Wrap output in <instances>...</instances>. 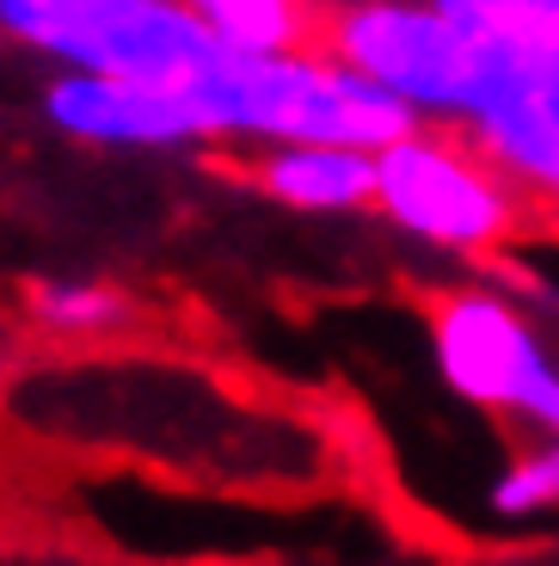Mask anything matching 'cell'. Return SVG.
<instances>
[{
  "instance_id": "obj_7",
  "label": "cell",
  "mask_w": 559,
  "mask_h": 566,
  "mask_svg": "<svg viewBox=\"0 0 559 566\" xmlns=\"http://www.w3.org/2000/svg\"><path fill=\"white\" fill-rule=\"evenodd\" d=\"M265 198L302 216H357L376 210V148L357 142H271L259 160Z\"/></svg>"
},
{
  "instance_id": "obj_4",
  "label": "cell",
  "mask_w": 559,
  "mask_h": 566,
  "mask_svg": "<svg viewBox=\"0 0 559 566\" xmlns=\"http://www.w3.org/2000/svg\"><path fill=\"white\" fill-rule=\"evenodd\" d=\"M376 210L400 234L443 253H486L517 222V198L498 160L479 142L467 148L424 124L376 148Z\"/></svg>"
},
{
  "instance_id": "obj_6",
  "label": "cell",
  "mask_w": 559,
  "mask_h": 566,
  "mask_svg": "<svg viewBox=\"0 0 559 566\" xmlns=\"http://www.w3.org/2000/svg\"><path fill=\"white\" fill-rule=\"evenodd\" d=\"M43 117L93 148H191L210 136V117L184 86L136 81V74L62 69L43 86Z\"/></svg>"
},
{
  "instance_id": "obj_3",
  "label": "cell",
  "mask_w": 559,
  "mask_h": 566,
  "mask_svg": "<svg viewBox=\"0 0 559 566\" xmlns=\"http://www.w3.org/2000/svg\"><path fill=\"white\" fill-rule=\"evenodd\" d=\"M0 38L50 69L167 86H191L222 50L184 0H0Z\"/></svg>"
},
{
  "instance_id": "obj_2",
  "label": "cell",
  "mask_w": 559,
  "mask_h": 566,
  "mask_svg": "<svg viewBox=\"0 0 559 566\" xmlns=\"http://www.w3.org/2000/svg\"><path fill=\"white\" fill-rule=\"evenodd\" d=\"M210 136H240V142H357V148H388L393 136L419 124L376 86L363 69H350L338 50L314 56L302 43L289 50H234L222 43L215 62L184 86Z\"/></svg>"
},
{
  "instance_id": "obj_11",
  "label": "cell",
  "mask_w": 559,
  "mask_h": 566,
  "mask_svg": "<svg viewBox=\"0 0 559 566\" xmlns=\"http://www.w3.org/2000/svg\"><path fill=\"white\" fill-rule=\"evenodd\" d=\"M486 511L504 524H529L559 511V431H541L535 450H523L510 468H498L486 486Z\"/></svg>"
},
{
  "instance_id": "obj_9",
  "label": "cell",
  "mask_w": 559,
  "mask_h": 566,
  "mask_svg": "<svg viewBox=\"0 0 559 566\" xmlns=\"http://www.w3.org/2000/svg\"><path fill=\"white\" fill-rule=\"evenodd\" d=\"M129 296L112 290L98 277H50L31 290V321L43 333H62V339H105V333H124L129 326Z\"/></svg>"
},
{
  "instance_id": "obj_10",
  "label": "cell",
  "mask_w": 559,
  "mask_h": 566,
  "mask_svg": "<svg viewBox=\"0 0 559 566\" xmlns=\"http://www.w3.org/2000/svg\"><path fill=\"white\" fill-rule=\"evenodd\" d=\"M184 7L234 50H289L308 31L302 0H184Z\"/></svg>"
},
{
  "instance_id": "obj_8",
  "label": "cell",
  "mask_w": 559,
  "mask_h": 566,
  "mask_svg": "<svg viewBox=\"0 0 559 566\" xmlns=\"http://www.w3.org/2000/svg\"><path fill=\"white\" fill-rule=\"evenodd\" d=\"M467 136L498 160V172L510 185H529V191L559 198V69L535 74L529 86H517Z\"/></svg>"
},
{
  "instance_id": "obj_1",
  "label": "cell",
  "mask_w": 559,
  "mask_h": 566,
  "mask_svg": "<svg viewBox=\"0 0 559 566\" xmlns=\"http://www.w3.org/2000/svg\"><path fill=\"white\" fill-rule=\"evenodd\" d=\"M333 50L376 86H388L419 124L462 129H474L492 105H504L535 74L559 69L455 19L436 0H357L333 19Z\"/></svg>"
},
{
  "instance_id": "obj_12",
  "label": "cell",
  "mask_w": 559,
  "mask_h": 566,
  "mask_svg": "<svg viewBox=\"0 0 559 566\" xmlns=\"http://www.w3.org/2000/svg\"><path fill=\"white\" fill-rule=\"evenodd\" d=\"M436 7H449L455 19H467V25L492 31L504 43H517L529 56L559 62V0H436Z\"/></svg>"
},
{
  "instance_id": "obj_5",
  "label": "cell",
  "mask_w": 559,
  "mask_h": 566,
  "mask_svg": "<svg viewBox=\"0 0 559 566\" xmlns=\"http://www.w3.org/2000/svg\"><path fill=\"white\" fill-rule=\"evenodd\" d=\"M431 352L443 382L486 412H517L535 431H559V364L517 302L492 290L449 296L431 321Z\"/></svg>"
}]
</instances>
